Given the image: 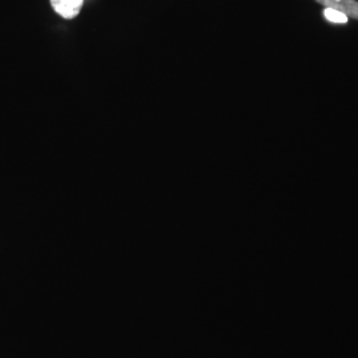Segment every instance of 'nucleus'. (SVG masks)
I'll return each instance as SVG.
<instances>
[{"instance_id":"f257e3e1","label":"nucleus","mask_w":358,"mask_h":358,"mask_svg":"<svg viewBox=\"0 0 358 358\" xmlns=\"http://www.w3.org/2000/svg\"><path fill=\"white\" fill-rule=\"evenodd\" d=\"M325 8H332L336 11L345 13L348 17L358 20V1L357 0H315Z\"/></svg>"},{"instance_id":"f03ea898","label":"nucleus","mask_w":358,"mask_h":358,"mask_svg":"<svg viewBox=\"0 0 358 358\" xmlns=\"http://www.w3.org/2000/svg\"><path fill=\"white\" fill-rule=\"evenodd\" d=\"M55 13L64 19H75L81 11L84 0H51Z\"/></svg>"},{"instance_id":"7ed1b4c3","label":"nucleus","mask_w":358,"mask_h":358,"mask_svg":"<svg viewBox=\"0 0 358 358\" xmlns=\"http://www.w3.org/2000/svg\"><path fill=\"white\" fill-rule=\"evenodd\" d=\"M324 17L331 22V23H336V24H345L349 20V17L346 16L345 13H340V11H336L332 8H325L324 10Z\"/></svg>"}]
</instances>
